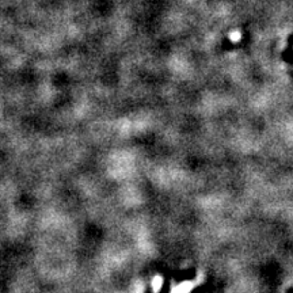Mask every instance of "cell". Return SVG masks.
Listing matches in <instances>:
<instances>
[{
    "label": "cell",
    "mask_w": 293,
    "mask_h": 293,
    "mask_svg": "<svg viewBox=\"0 0 293 293\" xmlns=\"http://www.w3.org/2000/svg\"><path fill=\"white\" fill-rule=\"evenodd\" d=\"M151 285H152V289H154L155 292H159V291H160V288L163 287V277H162V276H155V277L152 278V282H151Z\"/></svg>",
    "instance_id": "cell-1"
}]
</instances>
